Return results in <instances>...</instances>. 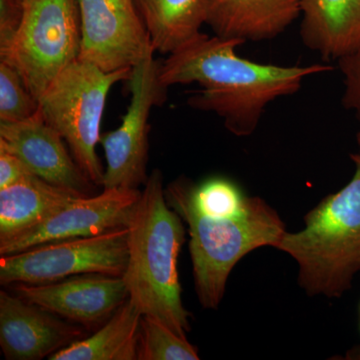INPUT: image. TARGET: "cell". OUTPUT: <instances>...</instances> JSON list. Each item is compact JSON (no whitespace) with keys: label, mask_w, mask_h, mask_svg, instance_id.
I'll list each match as a JSON object with an SVG mask.
<instances>
[{"label":"cell","mask_w":360,"mask_h":360,"mask_svg":"<svg viewBox=\"0 0 360 360\" xmlns=\"http://www.w3.org/2000/svg\"><path fill=\"white\" fill-rule=\"evenodd\" d=\"M238 39L200 33L160 66L161 84H198L200 90L188 98L196 110L212 111L225 127L239 137L257 129L265 108L279 97L295 94L310 75L333 70L328 65H262L240 58Z\"/></svg>","instance_id":"1"},{"label":"cell","mask_w":360,"mask_h":360,"mask_svg":"<svg viewBox=\"0 0 360 360\" xmlns=\"http://www.w3.org/2000/svg\"><path fill=\"white\" fill-rule=\"evenodd\" d=\"M129 262L122 278L130 302L177 335L191 333L177 260L186 243L184 220L168 205L162 174L153 170L129 224Z\"/></svg>","instance_id":"2"},{"label":"cell","mask_w":360,"mask_h":360,"mask_svg":"<svg viewBox=\"0 0 360 360\" xmlns=\"http://www.w3.org/2000/svg\"><path fill=\"white\" fill-rule=\"evenodd\" d=\"M188 182L186 177L170 182L165 198L188 229L198 302L203 309H217L234 266L258 248H276L286 227L278 212L258 196H250L245 212L234 217L201 212L189 195Z\"/></svg>","instance_id":"3"},{"label":"cell","mask_w":360,"mask_h":360,"mask_svg":"<svg viewBox=\"0 0 360 360\" xmlns=\"http://www.w3.org/2000/svg\"><path fill=\"white\" fill-rule=\"evenodd\" d=\"M352 179L304 217L300 231H286L276 250L298 267V284L309 296L340 298L360 274V155H350Z\"/></svg>","instance_id":"4"},{"label":"cell","mask_w":360,"mask_h":360,"mask_svg":"<svg viewBox=\"0 0 360 360\" xmlns=\"http://www.w3.org/2000/svg\"><path fill=\"white\" fill-rule=\"evenodd\" d=\"M131 70L105 72L77 58L39 99L45 122L63 136L77 165L97 186H103L104 176L96 146L106 99L113 85L129 79Z\"/></svg>","instance_id":"5"},{"label":"cell","mask_w":360,"mask_h":360,"mask_svg":"<svg viewBox=\"0 0 360 360\" xmlns=\"http://www.w3.org/2000/svg\"><path fill=\"white\" fill-rule=\"evenodd\" d=\"M13 44L1 61L13 65L39 101L54 79L79 58L77 0H30Z\"/></svg>","instance_id":"6"},{"label":"cell","mask_w":360,"mask_h":360,"mask_svg":"<svg viewBox=\"0 0 360 360\" xmlns=\"http://www.w3.org/2000/svg\"><path fill=\"white\" fill-rule=\"evenodd\" d=\"M127 234L129 227H124L1 255L0 283H46L85 274L122 276L129 262Z\"/></svg>","instance_id":"7"},{"label":"cell","mask_w":360,"mask_h":360,"mask_svg":"<svg viewBox=\"0 0 360 360\" xmlns=\"http://www.w3.org/2000/svg\"><path fill=\"white\" fill-rule=\"evenodd\" d=\"M160 61L153 56L131 70L130 103L122 124L101 135L105 155L103 189H139L148 181L149 116L167 101V87L161 84Z\"/></svg>","instance_id":"8"},{"label":"cell","mask_w":360,"mask_h":360,"mask_svg":"<svg viewBox=\"0 0 360 360\" xmlns=\"http://www.w3.org/2000/svg\"><path fill=\"white\" fill-rule=\"evenodd\" d=\"M79 59L105 72L134 68L155 47L135 0H77Z\"/></svg>","instance_id":"9"},{"label":"cell","mask_w":360,"mask_h":360,"mask_svg":"<svg viewBox=\"0 0 360 360\" xmlns=\"http://www.w3.org/2000/svg\"><path fill=\"white\" fill-rule=\"evenodd\" d=\"M139 189H103L77 196L27 231L0 241V257L63 239L86 238L129 226L141 198Z\"/></svg>","instance_id":"10"},{"label":"cell","mask_w":360,"mask_h":360,"mask_svg":"<svg viewBox=\"0 0 360 360\" xmlns=\"http://www.w3.org/2000/svg\"><path fill=\"white\" fill-rule=\"evenodd\" d=\"M13 286L23 300L89 328L108 321L129 298L122 276L110 274H78L52 283Z\"/></svg>","instance_id":"11"},{"label":"cell","mask_w":360,"mask_h":360,"mask_svg":"<svg viewBox=\"0 0 360 360\" xmlns=\"http://www.w3.org/2000/svg\"><path fill=\"white\" fill-rule=\"evenodd\" d=\"M66 142L40 111L18 122H0V148L20 158L40 179L78 195H94L97 186L68 150Z\"/></svg>","instance_id":"12"},{"label":"cell","mask_w":360,"mask_h":360,"mask_svg":"<svg viewBox=\"0 0 360 360\" xmlns=\"http://www.w3.org/2000/svg\"><path fill=\"white\" fill-rule=\"evenodd\" d=\"M72 323L20 296L0 291V347L7 360L49 359L84 338V329Z\"/></svg>","instance_id":"13"},{"label":"cell","mask_w":360,"mask_h":360,"mask_svg":"<svg viewBox=\"0 0 360 360\" xmlns=\"http://www.w3.org/2000/svg\"><path fill=\"white\" fill-rule=\"evenodd\" d=\"M302 0H207L206 25L222 39L264 41L285 32Z\"/></svg>","instance_id":"14"},{"label":"cell","mask_w":360,"mask_h":360,"mask_svg":"<svg viewBox=\"0 0 360 360\" xmlns=\"http://www.w3.org/2000/svg\"><path fill=\"white\" fill-rule=\"evenodd\" d=\"M300 37L326 60L360 49V0H302Z\"/></svg>","instance_id":"15"},{"label":"cell","mask_w":360,"mask_h":360,"mask_svg":"<svg viewBox=\"0 0 360 360\" xmlns=\"http://www.w3.org/2000/svg\"><path fill=\"white\" fill-rule=\"evenodd\" d=\"M78 194L37 175L0 189V241L13 238L44 221Z\"/></svg>","instance_id":"16"},{"label":"cell","mask_w":360,"mask_h":360,"mask_svg":"<svg viewBox=\"0 0 360 360\" xmlns=\"http://www.w3.org/2000/svg\"><path fill=\"white\" fill-rule=\"evenodd\" d=\"M155 51L174 53L198 37L207 18V0H135Z\"/></svg>","instance_id":"17"},{"label":"cell","mask_w":360,"mask_h":360,"mask_svg":"<svg viewBox=\"0 0 360 360\" xmlns=\"http://www.w3.org/2000/svg\"><path fill=\"white\" fill-rule=\"evenodd\" d=\"M142 314L127 300L101 328L51 355V360H137Z\"/></svg>","instance_id":"18"},{"label":"cell","mask_w":360,"mask_h":360,"mask_svg":"<svg viewBox=\"0 0 360 360\" xmlns=\"http://www.w3.org/2000/svg\"><path fill=\"white\" fill-rule=\"evenodd\" d=\"M198 348L158 319L142 315L137 360H198Z\"/></svg>","instance_id":"19"},{"label":"cell","mask_w":360,"mask_h":360,"mask_svg":"<svg viewBox=\"0 0 360 360\" xmlns=\"http://www.w3.org/2000/svg\"><path fill=\"white\" fill-rule=\"evenodd\" d=\"M188 191L200 212L217 217L240 214L250 201V196H246L236 184L224 179H210L200 186L189 180Z\"/></svg>","instance_id":"20"},{"label":"cell","mask_w":360,"mask_h":360,"mask_svg":"<svg viewBox=\"0 0 360 360\" xmlns=\"http://www.w3.org/2000/svg\"><path fill=\"white\" fill-rule=\"evenodd\" d=\"M39 111V101L13 65L0 63V122L28 120Z\"/></svg>","instance_id":"21"},{"label":"cell","mask_w":360,"mask_h":360,"mask_svg":"<svg viewBox=\"0 0 360 360\" xmlns=\"http://www.w3.org/2000/svg\"><path fill=\"white\" fill-rule=\"evenodd\" d=\"M338 63L345 77L343 106L354 111L360 120V49L338 59Z\"/></svg>","instance_id":"22"},{"label":"cell","mask_w":360,"mask_h":360,"mask_svg":"<svg viewBox=\"0 0 360 360\" xmlns=\"http://www.w3.org/2000/svg\"><path fill=\"white\" fill-rule=\"evenodd\" d=\"M23 9L20 0H0V54L13 44L22 21Z\"/></svg>","instance_id":"23"},{"label":"cell","mask_w":360,"mask_h":360,"mask_svg":"<svg viewBox=\"0 0 360 360\" xmlns=\"http://www.w3.org/2000/svg\"><path fill=\"white\" fill-rule=\"evenodd\" d=\"M30 175H33L32 172L20 158L0 148V189L14 186Z\"/></svg>","instance_id":"24"},{"label":"cell","mask_w":360,"mask_h":360,"mask_svg":"<svg viewBox=\"0 0 360 360\" xmlns=\"http://www.w3.org/2000/svg\"><path fill=\"white\" fill-rule=\"evenodd\" d=\"M345 359L360 360V347L352 348V349L348 350L347 355H345Z\"/></svg>","instance_id":"25"},{"label":"cell","mask_w":360,"mask_h":360,"mask_svg":"<svg viewBox=\"0 0 360 360\" xmlns=\"http://www.w3.org/2000/svg\"><path fill=\"white\" fill-rule=\"evenodd\" d=\"M356 142H357V146H359V155H360V131L356 135Z\"/></svg>","instance_id":"26"},{"label":"cell","mask_w":360,"mask_h":360,"mask_svg":"<svg viewBox=\"0 0 360 360\" xmlns=\"http://www.w3.org/2000/svg\"><path fill=\"white\" fill-rule=\"evenodd\" d=\"M20 1L21 2V4H23V6H25V4H27V2L30 1V0H20Z\"/></svg>","instance_id":"27"},{"label":"cell","mask_w":360,"mask_h":360,"mask_svg":"<svg viewBox=\"0 0 360 360\" xmlns=\"http://www.w3.org/2000/svg\"><path fill=\"white\" fill-rule=\"evenodd\" d=\"M359 324H360V307H359Z\"/></svg>","instance_id":"28"}]
</instances>
